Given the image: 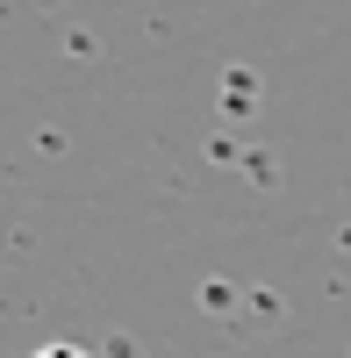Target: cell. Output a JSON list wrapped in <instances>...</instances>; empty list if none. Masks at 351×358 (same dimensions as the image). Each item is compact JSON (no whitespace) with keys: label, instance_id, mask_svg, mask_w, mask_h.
Here are the masks:
<instances>
[{"label":"cell","instance_id":"6da1fadb","mask_svg":"<svg viewBox=\"0 0 351 358\" xmlns=\"http://www.w3.org/2000/svg\"><path fill=\"white\" fill-rule=\"evenodd\" d=\"M36 358H94V351H79V344H43Z\"/></svg>","mask_w":351,"mask_h":358}]
</instances>
